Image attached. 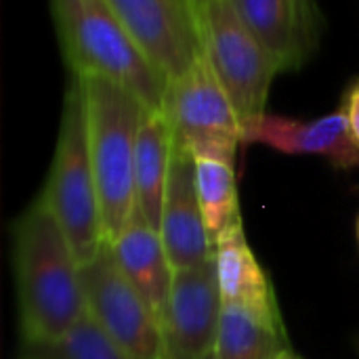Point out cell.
I'll return each instance as SVG.
<instances>
[{"mask_svg": "<svg viewBox=\"0 0 359 359\" xmlns=\"http://www.w3.org/2000/svg\"><path fill=\"white\" fill-rule=\"evenodd\" d=\"M13 265L25 347L50 345L86 318L82 265L40 198L15 223Z\"/></svg>", "mask_w": 359, "mask_h": 359, "instance_id": "cell-1", "label": "cell"}, {"mask_svg": "<svg viewBox=\"0 0 359 359\" xmlns=\"http://www.w3.org/2000/svg\"><path fill=\"white\" fill-rule=\"evenodd\" d=\"M50 13L74 76H103L130 90L145 109L166 107L168 82L107 0H50Z\"/></svg>", "mask_w": 359, "mask_h": 359, "instance_id": "cell-2", "label": "cell"}, {"mask_svg": "<svg viewBox=\"0 0 359 359\" xmlns=\"http://www.w3.org/2000/svg\"><path fill=\"white\" fill-rule=\"evenodd\" d=\"M74 78L84 97L103 229L111 244L137 208L135 160L145 105L130 90L103 76L80 74Z\"/></svg>", "mask_w": 359, "mask_h": 359, "instance_id": "cell-3", "label": "cell"}, {"mask_svg": "<svg viewBox=\"0 0 359 359\" xmlns=\"http://www.w3.org/2000/svg\"><path fill=\"white\" fill-rule=\"evenodd\" d=\"M38 198L61 225L80 265L90 263L107 240L90 160L84 97L76 78L65 93L53 164Z\"/></svg>", "mask_w": 359, "mask_h": 359, "instance_id": "cell-4", "label": "cell"}, {"mask_svg": "<svg viewBox=\"0 0 359 359\" xmlns=\"http://www.w3.org/2000/svg\"><path fill=\"white\" fill-rule=\"evenodd\" d=\"M202 53L242 128L267 114L276 61L242 19L236 0H194Z\"/></svg>", "mask_w": 359, "mask_h": 359, "instance_id": "cell-5", "label": "cell"}, {"mask_svg": "<svg viewBox=\"0 0 359 359\" xmlns=\"http://www.w3.org/2000/svg\"><path fill=\"white\" fill-rule=\"evenodd\" d=\"M164 111L175 143L194 158L236 162L238 145L244 143L242 124L204 53L187 74L168 84Z\"/></svg>", "mask_w": 359, "mask_h": 359, "instance_id": "cell-6", "label": "cell"}, {"mask_svg": "<svg viewBox=\"0 0 359 359\" xmlns=\"http://www.w3.org/2000/svg\"><path fill=\"white\" fill-rule=\"evenodd\" d=\"M86 316L130 359H170L160 320L122 276L111 244L82 265Z\"/></svg>", "mask_w": 359, "mask_h": 359, "instance_id": "cell-7", "label": "cell"}, {"mask_svg": "<svg viewBox=\"0 0 359 359\" xmlns=\"http://www.w3.org/2000/svg\"><path fill=\"white\" fill-rule=\"evenodd\" d=\"M168 84L202 57L194 0H107Z\"/></svg>", "mask_w": 359, "mask_h": 359, "instance_id": "cell-8", "label": "cell"}, {"mask_svg": "<svg viewBox=\"0 0 359 359\" xmlns=\"http://www.w3.org/2000/svg\"><path fill=\"white\" fill-rule=\"evenodd\" d=\"M223 301L212 259L172 276L162 330L170 359H204L215 353Z\"/></svg>", "mask_w": 359, "mask_h": 359, "instance_id": "cell-9", "label": "cell"}, {"mask_svg": "<svg viewBox=\"0 0 359 359\" xmlns=\"http://www.w3.org/2000/svg\"><path fill=\"white\" fill-rule=\"evenodd\" d=\"M158 231L175 271L198 267L212 259V242L198 200L196 160L177 143L172 147Z\"/></svg>", "mask_w": 359, "mask_h": 359, "instance_id": "cell-10", "label": "cell"}, {"mask_svg": "<svg viewBox=\"0 0 359 359\" xmlns=\"http://www.w3.org/2000/svg\"><path fill=\"white\" fill-rule=\"evenodd\" d=\"M242 141L288 156H322L337 168H359V147L343 109L311 122L265 114L242 128Z\"/></svg>", "mask_w": 359, "mask_h": 359, "instance_id": "cell-11", "label": "cell"}, {"mask_svg": "<svg viewBox=\"0 0 359 359\" xmlns=\"http://www.w3.org/2000/svg\"><path fill=\"white\" fill-rule=\"evenodd\" d=\"M236 6L280 74L299 69L307 61L318 40L311 0H236Z\"/></svg>", "mask_w": 359, "mask_h": 359, "instance_id": "cell-12", "label": "cell"}, {"mask_svg": "<svg viewBox=\"0 0 359 359\" xmlns=\"http://www.w3.org/2000/svg\"><path fill=\"white\" fill-rule=\"evenodd\" d=\"M111 252L122 276L162 324L175 269L168 261L160 231L154 229L135 208L124 231L116 242H111Z\"/></svg>", "mask_w": 359, "mask_h": 359, "instance_id": "cell-13", "label": "cell"}, {"mask_svg": "<svg viewBox=\"0 0 359 359\" xmlns=\"http://www.w3.org/2000/svg\"><path fill=\"white\" fill-rule=\"evenodd\" d=\"M212 263L223 305H236L271 320H282L267 273L248 246L242 223L231 227L212 246Z\"/></svg>", "mask_w": 359, "mask_h": 359, "instance_id": "cell-14", "label": "cell"}, {"mask_svg": "<svg viewBox=\"0 0 359 359\" xmlns=\"http://www.w3.org/2000/svg\"><path fill=\"white\" fill-rule=\"evenodd\" d=\"M172 147L175 135L166 111L145 109L135 160V198L137 210L154 229H160Z\"/></svg>", "mask_w": 359, "mask_h": 359, "instance_id": "cell-15", "label": "cell"}, {"mask_svg": "<svg viewBox=\"0 0 359 359\" xmlns=\"http://www.w3.org/2000/svg\"><path fill=\"white\" fill-rule=\"evenodd\" d=\"M288 349L282 320L223 305L215 345L217 359H276Z\"/></svg>", "mask_w": 359, "mask_h": 359, "instance_id": "cell-16", "label": "cell"}, {"mask_svg": "<svg viewBox=\"0 0 359 359\" xmlns=\"http://www.w3.org/2000/svg\"><path fill=\"white\" fill-rule=\"evenodd\" d=\"M196 160V187L198 200L204 215V223L210 236L212 246L238 223L240 204H238V185L233 164L208 158Z\"/></svg>", "mask_w": 359, "mask_h": 359, "instance_id": "cell-17", "label": "cell"}, {"mask_svg": "<svg viewBox=\"0 0 359 359\" xmlns=\"http://www.w3.org/2000/svg\"><path fill=\"white\" fill-rule=\"evenodd\" d=\"M25 355L42 359H130L88 316L63 339L50 345L25 347Z\"/></svg>", "mask_w": 359, "mask_h": 359, "instance_id": "cell-18", "label": "cell"}, {"mask_svg": "<svg viewBox=\"0 0 359 359\" xmlns=\"http://www.w3.org/2000/svg\"><path fill=\"white\" fill-rule=\"evenodd\" d=\"M343 114L349 122V130L359 147V78L347 88L343 99Z\"/></svg>", "mask_w": 359, "mask_h": 359, "instance_id": "cell-19", "label": "cell"}, {"mask_svg": "<svg viewBox=\"0 0 359 359\" xmlns=\"http://www.w3.org/2000/svg\"><path fill=\"white\" fill-rule=\"evenodd\" d=\"M276 359H301V358H297V355H294V353H292L290 349H286L284 353H280V355H278Z\"/></svg>", "mask_w": 359, "mask_h": 359, "instance_id": "cell-20", "label": "cell"}, {"mask_svg": "<svg viewBox=\"0 0 359 359\" xmlns=\"http://www.w3.org/2000/svg\"><path fill=\"white\" fill-rule=\"evenodd\" d=\"M355 236H358V244H359V217H358V223H355Z\"/></svg>", "mask_w": 359, "mask_h": 359, "instance_id": "cell-21", "label": "cell"}, {"mask_svg": "<svg viewBox=\"0 0 359 359\" xmlns=\"http://www.w3.org/2000/svg\"><path fill=\"white\" fill-rule=\"evenodd\" d=\"M204 359H217V355L212 353V355H208V358H204Z\"/></svg>", "mask_w": 359, "mask_h": 359, "instance_id": "cell-22", "label": "cell"}, {"mask_svg": "<svg viewBox=\"0 0 359 359\" xmlns=\"http://www.w3.org/2000/svg\"><path fill=\"white\" fill-rule=\"evenodd\" d=\"M23 359H42V358H29V355H23Z\"/></svg>", "mask_w": 359, "mask_h": 359, "instance_id": "cell-23", "label": "cell"}]
</instances>
